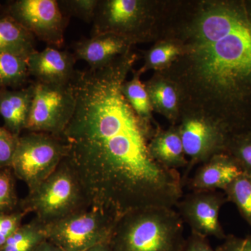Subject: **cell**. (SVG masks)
Returning <instances> with one entry per match:
<instances>
[{"mask_svg": "<svg viewBox=\"0 0 251 251\" xmlns=\"http://www.w3.org/2000/svg\"><path fill=\"white\" fill-rule=\"evenodd\" d=\"M184 229L173 208H144L117 219L109 244L112 251H184Z\"/></svg>", "mask_w": 251, "mask_h": 251, "instance_id": "7a4b0ae2", "label": "cell"}, {"mask_svg": "<svg viewBox=\"0 0 251 251\" xmlns=\"http://www.w3.org/2000/svg\"><path fill=\"white\" fill-rule=\"evenodd\" d=\"M25 130L62 137L75 110L71 84L51 85L36 82Z\"/></svg>", "mask_w": 251, "mask_h": 251, "instance_id": "52a82bcc", "label": "cell"}, {"mask_svg": "<svg viewBox=\"0 0 251 251\" xmlns=\"http://www.w3.org/2000/svg\"><path fill=\"white\" fill-rule=\"evenodd\" d=\"M227 202L234 203L251 226V174L243 171L224 191Z\"/></svg>", "mask_w": 251, "mask_h": 251, "instance_id": "d6986e66", "label": "cell"}, {"mask_svg": "<svg viewBox=\"0 0 251 251\" xmlns=\"http://www.w3.org/2000/svg\"><path fill=\"white\" fill-rule=\"evenodd\" d=\"M184 251H216L211 248L206 237L191 233L186 239Z\"/></svg>", "mask_w": 251, "mask_h": 251, "instance_id": "f1b7e54d", "label": "cell"}, {"mask_svg": "<svg viewBox=\"0 0 251 251\" xmlns=\"http://www.w3.org/2000/svg\"><path fill=\"white\" fill-rule=\"evenodd\" d=\"M62 9L68 14L78 18L86 23L93 22L96 11L98 7V0H64L58 1Z\"/></svg>", "mask_w": 251, "mask_h": 251, "instance_id": "7402d4cb", "label": "cell"}, {"mask_svg": "<svg viewBox=\"0 0 251 251\" xmlns=\"http://www.w3.org/2000/svg\"><path fill=\"white\" fill-rule=\"evenodd\" d=\"M67 152V144L62 137L29 132L20 135L11 168L16 179L31 191L56 171Z\"/></svg>", "mask_w": 251, "mask_h": 251, "instance_id": "8992f818", "label": "cell"}, {"mask_svg": "<svg viewBox=\"0 0 251 251\" xmlns=\"http://www.w3.org/2000/svg\"><path fill=\"white\" fill-rule=\"evenodd\" d=\"M228 153L239 163L242 171L251 174V133L239 137L232 143H227Z\"/></svg>", "mask_w": 251, "mask_h": 251, "instance_id": "603a6c76", "label": "cell"}, {"mask_svg": "<svg viewBox=\"0 0 251 251\" xmlns=\"http://www.w3.org/2000/svg\"><path fill=\"white\" fill-rule=\"evenodd\" d=\"M26 215L27 214L20 209L11 213H0V251L10 236L22 225Z\"/></svg>", "mask_w": 251, "mask_h": 251, "instance_id": "484cf974", "label": "cell"}, {"mask_svg": "<svg viewBox=\"0 0 251 251\" xmlns=\"http://www.w3.org/2000/svg\"><path fill=\"white\" fill-rule=\"evenodd\" d=\"M45 224L35 217L28 224H22L10 236L0 251H33L47 239Z\"/></svg>", "mask_w": 251, "mask_h": 251, "instance_id": "e0dca14e", "label": "cell"}, {"mask_svg": "<svg viewBox=\"0 0 251 251\" xmlns=\"http://www.w3.org/2000/svg\"><path fill=\"white\" fill-rule=\"evenodd\" d=\"M28 57L9 52H0V88L23 83L29 75Z\"/></svg>", "mask_w": 251, "mask_h": 251, "instance_id": "ac0fdd59", "label": "cell"}, {"mask_svg": "<svg viewBox=\"0 0 251 251\" xmlns=\"http://www.w3.org/2000/svg\"><path fill=\"white\" fill-rule=\"evenodd\" d=\"M128 57L100 69L75 71L70 84L75 110L62 135L65 160L89 204L119 219L130 211L173 208L184 196L179 171L150 154L148 127L123 93Z\"/></svg>", "mask_w": 251, "mask_h": 251, "instance_id": "6da1fadb", "label": "cell"}, {"mask_svg": "<svg viewBox=\"0 0 251 251\" xmlns=\"http://www.w3.org/2000/svg\"><path fill=\"white\" fill-rule=\"evenodd\" d=\"M36 50L35 37L11 16H0V52L29 57Z\"/></svg>", "mask_w": 251, "mask_h": 251, "instance_id": "2e32d148", "label": "cell"}, {"mask_svg": "<svg viewBox=\"0 0 251 251\" xmlns=\"http://www.w3.org/2000/svg\"><path fill=\"white\" fill-rule=\"evenodd\" d=\"M34 94V85L18 91L0 90V115L4 127L20 136L25 130Z\"/></svg>", "mask_w": 251, "mask_h": 251, "instance_id": "5bb4252c", "label": "cell"}, {"mask_svg": "<svg viewBox=\"0 0 251 251\" xmlns=\"http://www.w3.org/2000/svg\"><path fill=\"white\" fill-rule=\"evenodd\" d=\"M117 218L90 207L45 224L47 240L63 251H85L110 242Z\"/></svg>", "mask_w": 251, "mask_h": 251, "instance_id": "5b68a950", "label": "cell"}, {"mask_svg": "<svg viewBox=\"0 0 251 251\" xmlns=\"http://www.w3.org/2000/svg\"><path fill=\"white\" fill-rule=\"evenodd\" d=\"M196 56L208 82L229 87L251 78V34L247 24L216 34H196Z\"/></svg>", "mask_w": 251, "mask_h": 251, "instance_id": "3957f363", "label": "cell"}, {"mask_svg": "<svg viewBox=\"0 0 251 251\" xmlns=\"http://www.w3.org/2000/svg\"><path fill=\"white\" fill-rule=\"evenodd\" d=\"M76 60L74 54L49 46L29 54L28 70L29 75L36 77L37 82L67 85L70 84L75 74L74 66Z\"/></svg>", "mask_w": 251, "mask_h": 251, "instance_id": "8fae6325", "label": "cell"}, {"mask_svg": "<svg viewBox=\"0 0 251 251\" xmlns=\"http://www.w3.org/2000/svg\"><path fill=\"white\" fill-rule=\"evenodd\" d=\"M185 154L190 161L181 175L184 187L193 167L204 163L211 157L224 153L227 148L226 133L215 124L199 117L186 119L179 128Z\"/></svg>", "mask_w": 251, "mask_h": 251, "instance_id": "30bf717a", "label": "cell"}, {"mask_svg": "<svg viewBox=\"0 0 251 251\" xmlns=\"http://www.w3.org/2000/svg\"><path fill=\"white\" fill-rule=\"evenodd\" d=\"M242 173L239 163L230 155L220 153L202 163L185 185L191 191H224Z\"/></svg>", "mask_w": 251, "mask_h": 251, "instance_id": "7c38bea8", "label": "cell"}, {"mask_svg": "<svg viewBox=\"0 0 251 251\" xmlns=\"http://www.w3.org/2000/svg\"><path fill=\"white\" fill-rule=\"evenodd\" d=\"M226 202L224 191H196L183 196L176 207L184 224L191 228V233L224 240L227 235L219 216Z\"/></svg>", "mask_w": 251, "mask_h": 251, "instance_id": "9c48e42d", "label": "cell"}, {"mask_svg": "<svg viewBox=\"0 0 251 251\" xmlns=\"http://www.w3.org/2000/svg\"><path fill=\"white\" fill-rule=\"evenodd\" d=\"M128 42L116 34H98L77 43L74 54L77 60L87 62L90 69H100L112 62L115 56L125 53Z\"/></svg>", "mask_w": 251, "mask_h": 251, "instance_id": "4fadbf2b", "label": "cell"}, {"mask_svg": "<svg viewBox=\"0 0 251 251\" xmlns=\"http://www.w3.org/2000/svg\"><path fill=\"white\" fill-rule=\"evenodd\" d=\"M122 89L130 106L136 115L147 124L150 115L151 103L148 92L139 77L135 76L129 82L124 83Z\"/></svg>", "mask_w": 251, "mask_h": 251, "instance_id": "ffe728a7", "label": "cell"}, {"mask_svg": "<svg viewBox=\"0 0 251 251\" xmlns=\"http://www.w3.org/2000/svg\"><path fill=\"white\" fill-rule=\"evenodd\" d=\"M179 54V50L176 46L166 45L155 48L150 52L148 56L149 64L153 67L166 64L171 59Z\"/></svg>", "mask_w": 251, "mask_h": 251, "instance_id": "4316f807", "label": "cell"}, {"mask_svg": "<svg viewBox=\"0 0 251 251\" xmlns=\"http://www.w3.org/2000/svg\"><path fill=\"white\" fill-rule=\"evenodd\" d=\"M216 251H251V235L239 237L229 234Z\"/></svg>", "mask_w": 251, "mask_h": 251, "instance_id": "83f0119b", "label": "cell"}, {"mask_svg": "<svg viewBox=\"0 0 251 251\" xmlns=\"http://www.w3.org/2000/svg\"><path fill=\"white\" fill-rule=\"evenodd\" d=\"M251 34V27H250Z\"/></svg>", "mask_w": 251, "mask_h": 251, "instance_id": "1f68e13d", "label": "cell"}, {"mask_svg": "<svg viewBox=\"0 0 251 251\" xmlns=\"http://www.w3.org/2000/svg\"><path fill=\"white\" fill-rule=\"evenodd\" d=\"M11 16L34 37L50 47H62L67 18L56 0H19L11 6Z\"/></svg>", "mask_w": 251, "mask_h": 251, "instance_id": "ba28073f", "label": "cell"}, {"mask_svg": "<svg viewBox=\"0 0 251 251\" xmlns=\"http://www.w3.org/2000/svg\"><path fill=\"white\" fill-rule=\"evenodd\" d=\"M33 251H63L57 246L54 245L52 242H49L46 239V241L39 244Z\"/></svg>", "mask_w": 251, "mask_h": 251, "instance_id": "f546056e", "label": "cell"}, {"mask_svg": "<svg viewBox=\"0 0 251 251\" xmlns=\"http://www.w3.org/2000/svg\"><path fill=\"white\" fill-rule=\"evenodd\" d=\"M150 98L153 103L167 112H173L176 108L177 97L171 85L161 83L153 86L150 91Z\"/></svg>", "mask_w": 251, "mask_h": 251, "instance_id": "cb8c5ba5", "label": "cell"}, {"mask_svg": "<svg viewBox=\"0 0 251 251\" xmlns=\"http://www.w3.org/2000/svg\"><path fill=\"white\" fill-rule=\"evenodd\" d=\"M149 150L153 159L163 168L179 171L187 168L186 159L179 130L161 132L149 143Z\"/></svg>", "mask_w": 251, "mask_h": 251, "instance_id": "9a60e30c", "label": "cell"}, {"mask_svg": "<svg viewBox=\"0 0 251 251\" xmlns=\"http://www.w3.org/2000/svg\"><path fill=\"white\" fill-rule=\"evenodd\" d=\"M85 251H112L109 243L107 244H100V245L96 246V247L91 248L88 250Z\"/></svg>", "mask_w": 251, "mask_h": 251, "instance_id": "4dcf8cb0", "label": "cell"}, {"mask_svg": "<svg viewBox=\"0 0 251 251\" xmlns=\"http://www.w3.org/2000/svg\"><path fill=\"white\" fill-rule=\"evenodd\" d=\"M19 136L0 126V169L11 168Z\"/></svg>", "mask_w": 251, "mask_h": 251, "instance_id": "d4e9b609", "label": "cell"}, {"mask_svg": "<svg viewBox=\"0 0 251 251\" xmlns=\"http://www.w3.org/2000/svg\"><path fill=\"white\" fill-rule=\"evenodd\" d=\"M16 176L11 168L0 169V213H11L19 209Z\"/></svg>", "mask_w": 251, "mask_h": 251, "instance_id": "44dd1931", "label": "cell"}, {"mask_svg": "<svg viewBox=\"0 0 251 251\" xmlns=\"http://www.w3.org/2000/svg\"><path fill=\"white\" fill-rule=\"evenodd\" d=\"M90 207L80 180L65 159L56 171L21 200L19 209L44 224Z\"/></svg>", "mask_w": 251, "mask_h": 251, "instance_id": "277c9868", "label": "cell"}]
</instances>
